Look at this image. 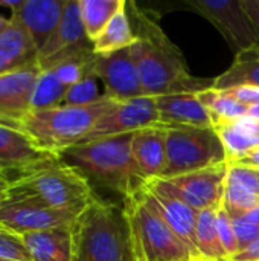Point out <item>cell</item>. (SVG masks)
Masks as SVG:
<instances>
[{
  "instance_id": "obj_17",
  "label": "cell",
  "mask_w": 259,
  "mask_h": 261,
  "mask_svg": "<svg viewBox=\"0 0 259 261\" xmlns=\"http://www.w3.org/2000/svg\"><path fill=\"white\" fill-rule=\"evenodd\" d=\"M67 0H24L23 5L11 14L29 32L38 52L46 46L63 15Z\"/></svg>"
},
{
  "instance_id": "obj_35",
  "label": "cell",
  "mask_w": 259,
  "mask_h": 261,
  "mask_svg": "<svg viewBox=\"0 0 259 261\" xmlns=\"http://www.w3.org/2000/svg\"><path fill=\"white\" fill-rule=\"evenodd\" d=\"M229 96L237 99L244 106H255L259 102V87H237L231 90H224Z\"/></svg>"
},
{
  "instance_id": "obj_2",
  "label": "cell",
  "mask_w": 259,
  "mask_h": 261,
  "mask_svg": "<svg viewBox=\"0 0 259 261\" xmlns=\"http://www.w3.org/2000/svg\"><path fill=\"white\" fill-rule=\"evenodd\" d=\"M133 133L111 136L72 147L60 158L78 170L93 187L113 191L122 202L136 196L147 185L131 153Z\"/></svg>"
},
{
  "instance_id": "obj_11",
  "label": "cell",
  "mask_w": 259,
  "mask_h": 261,
  "mask_svg": "<svg viewBox=\"0 0 259 261\" xmlns=\"http://www.w3.org/2000/svg\"><path fill=\"white\" fill-rule=\"evenodd\" d=\"M92 73L102 83L104 95L116 101L145 96L131 47L105 55H95L92 61Z\"/></svg>"
},
{
  "instance_id": "obj_46",
  "label": "cell",
  "mask_w": 259,
  "mask_h": 261,
  "mask_svg": "<svg viewBox=\"0 0 259 261\" xmlns=\"http://www.w3.org/2000/svg\"><path fill=\"white\" fill-rule=\"evenodd\" d=\"M258 2H259V0H258Z\"/></svg>"
},
{
  "instance_id": "obj_13",
  "label": "cell",
  "mask_w": 259,
  "mask_h": 261,
  "mask_svg": "<svg viewBox=\"0 0 259 261\" xmlns=\"http://www.w3.org/2000/svg\"><path fill=\"white\" fill-rule=\"evenodd\" d=\"M159 124H160V116H159L156 98L142 96L128 101H118V104L98 121L87 142L134 133L142 128L154 127Z\"/></svg>"
},
{
  "instance_id": "obj_12",
  "label": "cell",
  "mask_w": 259,
  "mask_h": 261,
  "mask_svg": "<svg viewBox=\"0 0 259 261\" xmlns=\"http://www.w3.org/2000/svg\"><path fill=\"white\" fill-rule=\"evenodd\" d=\"M186 5L214 23L237 54L258 46L252 21L243 9L241 0H186Z\"/></svg>"
},
{
  "instance_id": "obj_44",
  "label": "cell",
  "mask_w": 259,
  "mask_h": 261,
  "mask_svg": "<svg viewBox=\"0 0 259 261\" xmlns=\"http://www.w3.org/2000/svg\"><path fill=\"white\" fill-rule=\"evenodd\" d=\"M0 261H18V260H11V258H3V257H0Z\"/></svg>"
},
{
  "instance_id": "obj_41",
  "label": "cell",
  "mask_w": 259,
  "mask_h": 261,
  "mask_svg": "<svg viewBox=\"0 0 259 261\" xmlns=\"http://www.w3.org/2000/svg\"><path fill=\"white\" fill-rule=\"evenodd\" d=\"M9 185L11 182H8L6 179L0 177V200H3L6 196H8V191H9Z\"/></svg>"
},
{
  "instance_id": "obj_27",
  "label": "cell",
  "mask_w": 259,
  "mask_h": 261,
  "mask_svg": "<svg viewBox=\"0 0 259 261\" xmlns=\"http://www.w3.org/2000/svg\"><path fill=\"white\" fill-rule=\"evenodd\" d=\"M197 96L202 101V104L208 109V112L212 118L214 127H217L221 122L232 121V119L243 118V116L249 115V106L238 102L237 99L229 96L226 92L208 89V90L198 92Z\"/></svg>"
},
{
  "instance_id": "obj_6",
  "label": "cell",
  "mask_w": 259,
  "mask_h": 261,
  "mask_svg": "<svg viewBox=\"0 0 259 261\" xmlns=\"http://www.w3.org/2000/svg\"><path fill=\"white\" fill-rule=\"evenodd\" d=\"M122 203L130 225L136 261H197L148 202L142 190Z\"/></svg>"
},
{
  "instance_id": "obj_8",
  "label": "cell",
  "mask_w": 259,
  "mask_h": 261,
  "mask_svg": "<svg viewBox=\"0 0 259 261\" xmlns=\"http://www.w3.org/2000/svg\"><path fill=\"white\" fill-rule=\"evenodd\" d=\"M95 55L93 43L87 38L79 0H67L56 31L38 52L37 63L41 70H52L58 64Z\"/></svg>"
},
{
  "instance_id": "obj_26",
  "label": "cell",
  "mask_w": 259,
  "mask_h": 261,
  "mask_svg": "<svg viewBox=\"0 0 259 261\" xmlns=\"http://www.w3.org/2000/svg\"><path fill=\"white\" fill-rule=\"evenodd\" d=\"M125 3V0H79L84 29L92 43Z\"/></svg>"
},
{
  "instance_id": "obj_36",
  "label": "cell",
  "mask_w": 259,
  "mask_h": 261,
  "mask_svg": "<svg viewBox=\"0 0 259 261\" xmlns=\"http://www.w3.org/2000/svg\"><path fill=\"white\" fill-rule=\"evenodd\" d=\"M241 6H243V9L246 11L247 17L252 21L253 31H255V35H256V40H258L256 50L259 52V2L258 0H241Z\"/></svg>"
},
{
  "instance_id": "obj_42",
  "label": "cell",
  "mask_w": 259,
  "mask_h": 261,
  "mask_svg": "<svg viewBox=\"0 0 259 261\" xmlns=\"http://www.w3.org/2000/svg\"><path fill=\"white\" fill-rule=\"evenodd\" d=\"M9 23H11V18H6V17H2L0 15V35L8 29Z\"/></svg>"
},
{
  "instance_id": "obj_45",
  "label": "cell",
  "mask_w": 259,
  "mask_h": 261,
  "mask_svg": "<svg viewBox=\"0 0 259 261\" xmlns=\"http://www.w3.org/2000/svg\"><path fill=\"white\" fill-rule=\"evenodd\" d=\"M255 171H256V174H258V177H259V168H253Z\"/></svg>"
},
{
  "instance_id": "obj_7",
  "label": "cell",
  "mask_w": 259,
  "mask_h": 261,
  "mask_svg": "<svg viewBox=\"0 0 259 261\" xmlns=\"http://www.w3.org/2000/svg\"><path fill=\"white\" fill-rule=\"evenodd\" d=\"M166 133V170L159 179L177 177L227 162L226 148L214 128L163 125Z\"/></svg>"
},
{
  "instance_id": "obj_1",
  "label": "cell",
  "mask_w": 259,
  "mask_h": 261,
  "mask_svg": "<svg viewBox=\"0 0 259 261\" xmlns=\"http://www.w3.org/2000/svg\"><path fill=\"white\" fill-rule=\"evenodd\" d=\"M127 6L136 35L131 54L140 73L145 96L198 93L212 89L214 80L194 78L189 73L180 49L143 9L128 2Z\"/></svg>"
},
{
  "instance_id": "obj_31",
  "label": "cell",
  "mask_w": 259,
  "mask_h": 261,
  "mask_svg": "<svg viewBox=\"0 0 259 261\" xmlns=\"http://www.w3.org/2000/svg\"><path fill=\"white\" fill-rule=\"evenodd\" d=\"M93 58H95V55H92L89 58L69 60V61H64V63L58 64L56 67H53L52 72L58 76V80L66 87H72V86L78 84L79 81H82L87 75L92 73V61H93Z\"/></svg>"
},
{
  "instance_id": "obj_21",
  "label": "cell",
  "mask_w": 259,
  "mask_h": 261,
  "mask_svg": "<svg viewBox=\"0 0 259 261\" xmlns=\"http://www.w3.org/2000/svg\"><path fill=\"white\" fill-rule=\"evenodd\" d=\"M31 261H73L72 225L20 236Z\"/></svg>"
},
{
  "instance_id": "obj_38",
  "label": "cell",
  "mask_w": 259,
  "mask_h": 261,
  "mask_svg": "<svg viewBox=\"0 0 259 261\" xmlns=\"http://www.w3.org/2000/svg\"><path fill=\"white\" fill-rule=\"evenodd\" d=\"M229 165H241V167H250V168H259V148L247 153L246 156H243L241 159H238L234 164Z\"/></svg>"
},
{
  "instance_id": "obj_23",
  "label": "cell",
  "mask_w": 259,
  "mask_h": 261,
  "mask_svg": "<svg viewBox=\"0 0 259 261\" xmlns=\"http://www.w3.org/2000/svg\"><path fill=\"white\" fill-rule=\"evenodd\" d=\"M237 87H259V52L256 47L237 54L232 66L214 80V90Z\"/></svg>"
},
{
  "instance_id": "obj_29",
  "label": "cell",
  "mask_w": 259,
  "mask_h": 261,
  "mask_svg": "<svg viewBox=\"0 0 259 261\" xmlns=\"http://www.w3.org/2000/svg\"><path fill=\"white\" fill-rule=\"evenodd\" d=\"M217 135L220 136L226 153H227V164H234L247 153L259 148V138L250 136L246 132L240 130L232 121H226L214 127Z\"/></svg>"
},
{
  "instance_id": "obj_20",
  "label": "cell",
  "mask_w": 259,
  "mask_h": 261,
  "mask_svg": "<svg viewBox=\"0 0 259 261\" xmlns=\"http://www.w3.org/2000/svg\"><path fill=\"white\" fill-rule=\"evenodd\" d=\"M259 205V177L250 167L229 165L221 208L231 217H243Z\"/></svg>"
},
{
  "instance_id": "obj_33",
  "label": "cell",
  "mask_w": 259,
  "mask_h": 261,
  "mask_svg": "<svg viewBox=\"0 0 259 261\" xmlns=\"http://www.w3.org/2000/svg\"><path fill=\"white\" fill-rule=\"evenodd\" d=\"M0 257L18 261H31L18 234L0 228Z\"/></svg>"
},
{
  "instance_id": "obj_37",
  "label": "cell",
  "mask_w": 259,
  "mask_h": 261,
  "mask_svg": "<svg viewBox=\"0 0 259 261\" xmlns=\"http://www.w3.org/2000/svg\"><path fill=\"white\" fill-rule=\"evenodd\" d=\"M231 261H259V239L253 242L247 249L237 254Z\"/></svg>"
},
{
  "instance_id": "obj_9",
  "label": "cell",
  "mask_w": 259,
  "mask_h": 261,
  "mask_svg": "<svg viewBox=\"0 0 259 261\" xmlns=\"http://www.w3.org/2000/svg\"><path fill=\"white\" fill-rule=\"evenodd\" d=\"M229 164H220L200 171L169 179H154L168 193L189 205L195 211L220 210L224 199Z\"/></svg>"
},
{
  "instance_id": "obj_14",
  "label": "cell",
  "mask_w": 259,
  "mask_h": 261,
  "mask_svg": "<svg viewBox=\"0 0 259 261\" xmlns=\"http://www.w3.org/2000/svg\"><path fill=\"white\" fill-rule=\"evenodd\" d=\"M53 158L56 156L38 148L23 130L0 124V177L12 184Z\"/></svg>"
},
{
  "instance_id": "obj_25",
  "label": "cell",
  "mask_w": 259,
  "mask_h": 261,
  "mask_svg": "<svg viewBox=\"0 0 259 261\" xmlns=\"http://www.w3.org/2000/svg\"><path fill=\"white\" fill-rule=\"evenodd\" d=\"M218 210H205L197 216L195 237L202 261H227L217 229Z\"/></svg>"
},
{
  "instance_id": "obj_19",
  "label": "cell",
  "mask_w": 259,
  "mask_h": 261,
  "mask_svg": "<svg viewBox=\"0 0 259 261\" xmlns=\"http://www.w3.org/2000/svg\"><path fill=\"white\" fill-rule=\"evenodd\" d=\"M156 104L162 125H189L214 128L208 109L202 104L197 93H179L156 96Z\"/></svg>"
},
{
  "instance_id": "obj_43",
  "label": "cell",
  "mask_w": 259,
  "mask_h": 261,
  "mask_svg": "<svg viewBox=\"0 0 259 261\" xmlns=\"http://www.w3.org/2000/svg\"><path fill=\"white\" fill-rule=\"evenodd\" d=\"M249 116H252V118H255V119L259 121V102L249 107Z\"/></svg>"
},
{
  "instance_id": "obj_4",
  "label": "cell",
  "mask_w": 259,
  "mask_h": 261,
  "mask_svg": "<svg viewBox=\"0 0 259 261\" xmlns=\"http://www.w3.org/2000/svg\"><path fill=\"white\" fill-rule=\"evenodd\" d=\"M116 104V99L104 96L87 106H60L49 110L31 112L18 128L38 148L60 156L72 147L85 144L98 121Z\"/></svg>"
},
{
  "instance_id": "obj_34",
  "label": "cell",
  "mask_w": 259,
  "mask_h": 261,
  "mask_svg": "<svg viewBox=\"0 0 259 261\" xmlns=\"http://www.w3.org/2000/svg\"><path fill=\"white\" fill-rule=\"evenodd\" d=\"M232 228L238 242L240 252L247 249L259 239V225H255L243 217H232Z\"/></svg>"
},
{
  "instance_id": "obj_32",
  "label": "cell",
  "mask_w": 259,
  "mask_h": 261,
  "mask_svg": "<svg viewBox=\"0 0 259 261\" xmlns=\"http://www.w3.org/2000/svg\"><path fill=\"white\" fill-rule=\"evenodd\" d=\"M217 229H218L221 246L227 255V261H231L237 254H240V248L232 228V217L223 208H220L217 213Z\"/></svg>"
},
{
  "instance_id": "obj_30",
  "label": "cell",
  "mask_w": 259,
  "mask_h": 261,
  "mask_svg": "<svg viewBox=\"0 0 259 261\" xmlns=\"http://www.w3.org/2000/svg\"><path fill=\"white\" fill-rule=\"evenodd\" d=\"M98 81L99 80L93 73H90L78 84L69 87L66 92L63 106H87V104H93V102L102 99L104 96H107L99 92Z\"/></svg>"
},
{
  "instance_id": "obj_18",
  "label": "cell",
  "mask_w": 259,
  "mask_h": 261,
  "mask_svg": "<svg viewBox=\"0 0 259 261\" xmlns=\"http://www.w3.org/2000/svg\"><path fill=\"white\" fill-rule=\"evenodd\" d=\"M131 153L143 177L159 179L166 170V133L162 124L133 133Z\"/></svg>"
},
{
  "instance_id": "obj_3",
  "label": "cell",
  "mask_w": 259,
  "mask_h": 261,
  "mask_svg": "<svg viewBox=\"0 0 259 261\" xmlns=\"http://www.w3.org/2000/svg\"><path fill=\"white\" fill-rule=\"evenodd\" d=\"M73 261H136L124 203L96 196L72 223Z\"/></svg>"
},
{
  "instance_id": "obj_28",
  "label": "cell",
  "mask_w": 259,
  "mask_h": 261,
  "mask_svg": "<svg viewBox=\"0 0 259 261\" xmlns=\"http://www.w3.org/2000/svg\"><path fill=\"white\" fill-rule=\"evenodd\" d=\"M67 89L69 87H66L52 70H41L32 95V112L49 110L63 106Z\"/></svg>"
},
{
  "instance_id": "obj_15",
  "label": "cell",
  "mask_w": 259,
  "mask_h": 261,
  "mask_svg": "<svg viewBox=\"0 0 259 261\" xmlns=\"http://www.w3.org/2000/svg\"><path fill=\"white\" fill-rule=\"evenodd\" d=\"M41 73L38 63L0 75V124L18 128L32 112V95Z\"/></svg>"
},
{
  "instance_id": "obj_16",
  "label": "cell",
  "mask_w": 259,
  "mask_h": 261,
  "mask_svg": "<svg viewBox=\"0 0 259 261\" xmlns=\"http://www.w3.org/2000/svg\"><path fill=\"white\" fill-rule=\"evenodd\" d=\"M143 196L154 206V210L162 216L166 225L179 236V239L188 246L197 261H202L197 237H195V223L198 211L192 210L189 205L168 193L163 187H160L154 179H150L142 190Z\"/></svg>"
},
{
  "instance_id": "obj_24",
  "label": "cell",
  "mask_w": 259,
  "mask_h": 261,
  "mask_svg": "<svg viewBox=\"0 0 259 261\" xmlns=\"http://www.w3.org/2000/svg\"><path fill=\"white\" fill-rule=\"evenodd\" d=\"M134 41H136V35L125 3L110 20L105 29L99 34V37L93 41V52L95 55L111 54L125 47H131Z\"/></svg>"
},
{
  "instance_id": "obj_5",
  "label": "cell",
  "mask_w": 259,
  "mask_h": 261,
  "mask_svg": "<svg viewBox=\"0 0 259 261\" xmlns=\"http://www.w3.org/2000/svg\"><path fill=\"white\" fill-rule=\"evenodd\" d=\"M8 196L35 200L55 210L84 208L98 194L90 182L60 156L9 185Z\"/></svg>"
},
{
  "instance_id": "obj_22",
  "label": "cell",
  "mask_w": 259,
  "mask_h": 261,
  "mask_svg": "<svg viewBox=\"0 0 259 261\" xmlns=\"http://www.w3.org/2000/svg\"><path fill=\"white\" fill-rule=\"evenodd\" d=\"M9 18L8 29L0 35V75L23 69L38 58V49L26 28L17 18Z\"/></svg>"
},
{
  "instance_id": "obj_40",
  "label": "cell",
  "mask_w": 259,
  "mask_h": 261,
  "mask_svg": "<svg viewBox=\"0 0 259 261\" xmlns=\"http://www.w3.org/2000/svg\"><path fill=\"white\" fill-rule=\"evenodd\" d=\"M243 219H246V220H249V222H252L255 225H259V205L255 206L252 211H249L247 214H244Z\"/></svg>"
},
{
  "instance_id": "obj_10",
  "label": "cell",
  "mask_w": 259,
  "mask_h": 261,
  "mask_svg": "<svg viewBox=\"0 0 259 261\" xmlns=\"http://www.w3.org/2000/svg\"><path fill=\"white\" fill-rule=\"evenodd\" d=\"M84 208L55 210L31 199L6 196L0 200V228L18 236L53 229L72 225Z\"/></svg>"
},
{
  "instance_id": "obj_39",
  "label": "cell",
  "mask_w": 259,
  "mask_h": 261,
  "mask_svg": "<svg viewBox=\"0 0 259 261\" xmlns=\"http://www.w3.org/2000/svg\"><path fill=\"white\" fill-rule=\"evenodd\" d=\"M23 2L24 0H15V2H11V0H0V6H5V8H9L11 9V14L12 12H15L21 5H23Z\"/></svg>"
}]
</instances>
